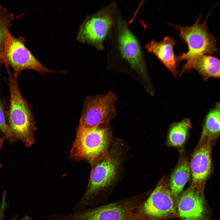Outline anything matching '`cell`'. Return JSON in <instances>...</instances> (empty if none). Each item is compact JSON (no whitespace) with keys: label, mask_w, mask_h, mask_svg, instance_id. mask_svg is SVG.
Listing matches in <instances>:
<instances>
[{"label":"cell","mask_w":220,"mask_h":220,"mask_svg":"<svg viewBox=\"0 0 220 220\" xmlns=\"http://www.w3.org/2000/svg\"><path fill=\"white\" fill-rule=\"evenodd\" d=\"M9 107L6 113L9 128L7 138L10 142L20 141L29 147L35 141V122L31 108L23 97L19 88L17 77L9 70Z\"/></svg>","instance_id":"6da1fadb"},{"label":"cell","mask_w":220,"mask_h":220,"mask_svg":"<svg viewBox=\"0 0 220 220\" xmlns=\"http://www.w3.org/2000/svg\"><path fill=\"white\" fill-rule=\"evenodd\" d=\"M109 36L108 56L125 62L132 69L146 79V69L142 47L117 9Z\"/></svg>","instance_id":"7a4b0ae2"},{"label":"cell","mask_w":220,"mask_h":220,"mask_svg":"<svg viewBox=\"0 0 220 220\" xmlns=\"http://www.w3.org/2000/svg\"><path fill=\"white\" fill-rule=\"evenodd\" d=\"M114 144L92 166L87 187L78 202L80 207L86 206L100 193L111 188L117 181L123 160V146L119 143Z\"/></svg>","instance_id":"3957f363"},{"label":"cell","mask_w":220,"mask_h":220,"mask_svg":"<svg viewBox=\"0 0 220 220\" xmlns=\"http://www.w3.org/2000/svg\"><path fill=\"white\" fill-rule=\"evenodd\" d=\"M112 142L108 123L90 129L78 127L70 157L75 160H86L92 166L108 152Z\"/></svg>","instance_id":"277c9868"},{"label":"cell","mask_w":220,"mask_h":220,"mask_svg":"<svg viewBox=\"0 0 220 220\" xmlns=\"http://www.w3.org/2000/svg\"><path fill=\"white\" fill-rule=\"evenodd\" d=\"M212 10L201 23L200 15L195 24L185 26L171 23L169 25L177 30L180 37L186 43L188 51L176 57L177 63L183 60L188 61L202 55H212L219 52L216 44L217 39L208 31L207 25V19Z\"/></svg>","instance_id":"5b68a950"},{"label":"cell","mask_w":220,"mask_h":220,"mask_svg":"<svg viewBox=\"0 0 220 220\" xmlns=\"http://www.w3.org/2000/svg\"><path fill=\"white\" fill-rule=\"evenodd\" d=\"M136 213L138 220H167L178 218L166 176L160 179L149 196L140 204Z\"/></svg>","instance_id":"8992f818"},{"label":"cell","mask_w":220,"mask_h":220,"mask_svg":"<svg viewBox=\"0 0 220 220\" xmlns=\"http://www.w3.org/2000/svg\"><path fill=\"white\" fill-rule=\"evenodd\" d=\"M117 8L116 5L113 3L86 16L79 27L76 39L93 46L98 50H103L104 42L113 25Z\"/></svg>","instance_id":"52a82bcc"},{"label":"cell","mask_w":220,"mask_h":220,"mask_svg":"<svg viewBox=\"0 0 220 220\" xmlns=\"http://www.w3.org/2000/svg\"><path fill=\"white\" fill-rule=\"evenodd\" d=\"M144 197L139 195L66 215L64 220H138L137 210Z\"/></svg>","instance_id":"ba28073f"},{"label":"cell","mask_w":220,"mask_h":220,"mask_svg":"<svg viewBox=\"0 0 220 220\" xmlns=\"http://www.w3.org/2000/svg\"><path fill=\"white\" fill-rule=\"evenodd\" d=\"M23 36L16 37L9 33L5 44L4 56L6 70L10 66L16 77L25 69L35 71L42 75L59 73L45 67L33 55L25 45Z\"/></svg>","instance_id":"9c48e42d"},{"label":"cell","mask_w":220,"mask_h":220,"mask_svg":"<svg viewBox=\"0 0 220 220\" xmlns=\"http://www.w3.org/2000/svg\"><path fill=\"white\" fill-rule=\"evenodd\" d=\"M116 96L111 92L88 97L84 103L78 127L90 129L107 124L116 115Z\"/></svg>","instance_id":"30bf717a"},{"label":"cell","mask_w":220,"mask_h":220,"mask_svg":"<svg viewBox=\"0 0 220 220\" xmlns=\"http://www.w3.org/2000/svg\"><path fill=\"white\" fill-rule=\"evenodd\" d=\"M204 188L191 184L182 193L176 204L180 220H210Z\"/></svg>","instance_id":"8fae6325"},{"label":"cell","mask_w":220,"mask_h":220,"mask_svg":"<svg viewBox=\"0 0 220 220\" xmlns=\"http://www.w3.org/2000/svg\"><path fill=\"white\" fill-rule=\"evenodd\" d=\"M214 143L207 137L200 135L189 161L192 179L191 184L205 187L212 170L211 152Z\"/></svg>","instance_id":"7c38bea8"},{"label":"cell","mask_w":220,"mask_h":220,"mask_svg":"<svg viewBox=\"0 0 220 220\" xmlns=\"http://www.w3.org/2000/svg\"><path fill=\"white\" fill-rule=\"evenodd\" d=\"M176 43L173 38L166 36L160 41L152 40L145 46L147 51L156 56L174 76L177 74L178 63L174 51Z\"/></svg>","instance_id":"4fadbf2b"},{"label":"cell","mask_w":220,"mask_h":220,"mask_svg":"<svg viewBox=\"0 0 220 220\" xmlns=\"http://www.w3.org/2000/svg\"><path fill=\"white\" fill-rule=\"evenodd\" d=\"M192 69L197 71L204 81L210 78H220V60L213 56L202 55L188 60L183 66L179 75Z\"/></svg>","instance_id":"5bb4252c"},{"label":"cell","mask_w":220,"mask_h":220,"mask_svg":"<svg viewBox=\"0 0 220 220\" xmlns=\"http://www.w3.org/2000/svg\"><path fill=\"white\" fill-rule=\"evenodd\" d=\"M191 176L189 160L186 155L182 153L168 180L169 188L175 205Z\"/></svg>","instance_id":"9a60e30c"},{"label":"cell","mask_w":220,"mask_h":220,"mask_svg":"<svg viewBox=\"0 0 220 220\" xmlns=\"http://www.w3.org/2000/svg\"><path fill=\"white\" fill-rule=\"evenodd\" d=\"M192 127L191 122L188 118L172 123L169 127L167 132V145L179 149L181 152H182Z\"/></svg>","instance_id":"2e32d148"},{"label":"cell","mask_w":220,"mask_h":220,"mask_svg":"<svg viewBox=\"0 0 220 220\" xmlns=\"http://www.w3.org/2000/svg\"><path fill=\"white\" fill-rule=\"evenodd\" d=\"M220 105L217 103L204 119L201 135L215 142L220 135Z\"/></svg>","instance_id":"e0dca14e"},{"label":"cell","mask_w":220,"mask_h":220,"mask_svg":"<svg viewBox=\"0 0 220 220\" xmlns=\"http://www.w3.org/2000/svg\"><path fill=\"white\" fill-rule=\"evenodd\" d=\"M14 19L13 13L9 12L6 9L0 5V64L5 65L4 56L6 41Z\"/></svg>","instance_id":"ac0fdd59"},{"label":"cell","mask_w":220,"mask_h":220,"mask_svg":"<svg viewBox=\"0 0 220 220\" xmlns=\"http://www.w3.org/2000/svg\"><path fill=\"white\" fill-rule=\"evenodd\" d=\"M6 120V113L0 98V132L4 135V137L6 139L7 138L9 134V128Z\"/></svg>","instance_id":"d6986e66"},{"label":"cell","mask_w":220,"mask_h":220,"mask_svg":"<svg viewBox=\"0 0 220 220\" xmlns=\"http://www.w3.org/2000/svg\"><path fill=\"white\" fill-rule=\"evenodd\" d=\"M5 216V213L2 211L0 210V220H3ZM9 220H17L14 218H12Z\"/></svg>","instance_id":"ffe728a7"},{"label":"cell","mask_w":220,"mask_h":220,"mask_svg":"<svg viewBox=\"0 0 220 220\" xmlns=\"http://www.w3.org/2000/svg\"><path fill=\"white\" fill-rule=\"evenodd\" d=\"M5 139L6 138L4 137L3 138H0V150ZM1 167V164H0V167Z\"/></svg>","instance_id":"44dd1931"}]
</instances>
